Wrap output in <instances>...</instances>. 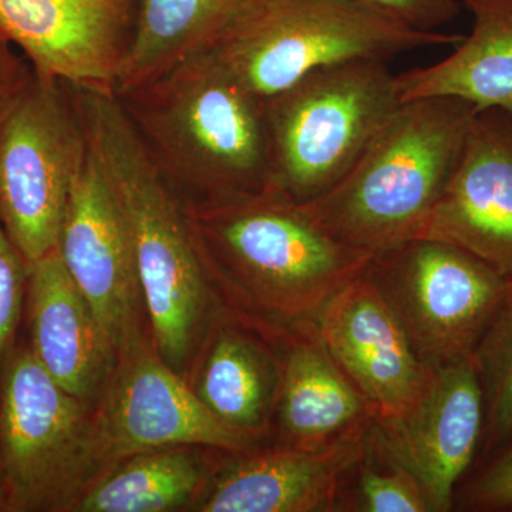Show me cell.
I'll return each instance as SVG.
<instances>
[{"label":"cell","instance_id":"cell-13","mask_svg":"<svg viewBox=\"0 0 512 512\" xmlns=\"http://www.w3.org/2000/svg\"><path fill=\"white\" fill-rule=\"evenodd\" d=\"M136 10L137 0H0V37L37 76L114 92Z\"/></svg>","mask_w":512,"mask_h":512},{"label":"cell","instance_id":"cell-10","mask_svg":"<svg viewBox=\"0 0 512 512\" xmlns=\"http://www.w3.org/2000/svg\"><path fill=\"white\" fill-rule=\"evenodd\" d=\"M175 446L239 453L262 444L221 423L141 330L120 349L94 403L93 480L134 454Z\"/></svg>","mask_w":512,"mask_h":512},{"label":"cell","instance_id":"cell-2","mask_svg":"<svg viewBox=\"0 0 512 512\" xmlns=\"http://www.w3.org/2000/svg\"><path fill=\"white\" fill-rule=\"evenodd\" d=\"M187 204L205 274L222 308L264 330L315 320L370 256L330 235L276 188Z\"/></svg>","mask_w":512,"mask_h":512},{"label":"cell","instance_id":"cell-26","mask_svg":"<svg viewBox=\"0 0 512 512\" xmlns=\"http://www.w3.org/2000/svg\"><path fill=\"white\" fill-rule=\"evenodd\" d=\"M390 19L419 32H440V26L457 19L461 0H360Z\"/></svg>","mask_w":512,"mask_h":512},{"label":"cell","instance_id":"cell-1","mask_svg":"<svg viewBox=\"0 0 512 512\" xmlns=\"http://www.w3.org/2000/svg\"><path fill=\"white\" fill-rule=\"evenodd\" d=\"M69 90L90 153L126 222L151 342L184 377L211 323L224 311L198 254L187 204L154 161L116 93Z\"/></svg>","mask_w":512,"mask_h":512},{"label":"cell","instance_id":"cell-18","mask_svg":"<svg viewBox=\"0 0 512 512\" xmlns=\"http://www.w3.org/2000/svg\"><path fill=\"white\" fill-rule=\"evenodd\" d=\"M281 359L266 330L222 311L190 360L184 380L229 429L264 443L274 433Z\"/></svg>","mask_w":512,"mask_h":512},{"label":"cell","instance_id":"cell-21","mask_svg":"<svg viewBox=\"0 0 512 512\" xmlns=\"http://www.w3.org/2000/svg\"><path fill=\"white\" fill-rule=\"evenodd\" d=\"M239 3L241 0H138L114 93L126 96L211 49Z\"/></svg>","mask_w":512,"mask_h":512},{"label":"cell","instance_id":"cell-20","mask_svg":"<svg viewBox=\"0 0 512 512\" xmlns=\"http://www.w3.org/2000/svg\"><path fill=\"white\" fill-rule=\"evenodd\" d=\"M461 3L473 16L470 35L440 62L397 74L402 101L453 97L512 114V0Z\"/></svg>","mask_w":512,"mask_h":512},{"label":"cell","instance_id":"cell-19","mask_svg":"<svg viewBox=\"0 0 512 512\" xmlns=\"http://www.w3.org/2000/svg\"><path fill=\"white\" fill-rule=\"evenodd\" d=\"M28 269L33 356L64 390L96 403L116 365V353L57 248Z\"/></svg>","mask_w":512,"mask_h":512},{"label":"cell","instance_id":"cell-16","mask_svg":"<svg viewBox=\"0 0 512 512\" xmlns=\"http://www.w3.org/2000/svg\"><path fill=\"white\" fill-rule=\"evenodd\" d=\"M315 325L340 369L372 404L375 419L399 416L416 400L427 367L367 268L326 302Z\"/></svg>","mask_w":512,"mask_h":512},{"label":"cell","instance_id":"cell-28","mask_svg":"<svg viewBox=\"0 0 512 512\" xmlns=\"http://www.w3.org/2000/svg\"><path fill=\"white\" fill-rule=\"evenodd\" d=\"M33 69L25 56L19 55L9 42L0 37V124L23 90L33 79Z\"/></svg>","mask_w":512,"mask_h":512},{"label":"cell","instance_id":"cell-4","mask_svg":"<svg viewBox=\"0 0 512 512\" xmlns=\"http://www.w3.org/2000/svg\"><path fill=\"white\" fill-rule=\"evenodd\" d=\"M476 113L453 97L403 101L348 174L303 204L330 235L370 258L421 238Z\"/></svg>","mask_w":512,"mask_h":512},{"label":"cell","instance_id":"cell-11","mask_svg":"<svg viewBox=\"0 0 512 512\" xmlns=\"http://www.w3.org/2000/svg\"><path fill=\"white\" fill-rule=\"evenodd\" d=\"M426 367L416 400L399 416L375 419L370 437L416 478L430 511L447 512L483 437V389L471 357Z\"/></svg>","mask_w":512,"mask_h":512},{"label":"cell","instance_id":"cell-29","mask_svg":"<svg viewBox=\"0 0 512 512\" xmlns=\"http://www.w3.org/2000/svg\"><path fill=\"white\" fill-rule=\"evenodd\" d=\"M137 5H138V0H137Z\"/></svg>","mask_w":512,"mask_h":512},{"label":"cell","instance_id":"cell-5","mask_svg":"<svg viewBox=\"0 0 512 512\" xmlns=\"http://www.w3.org/2000/svg\"><path fill=\"white\" fill-rule=\"evenodd\" d=\"M463 36L419 32L360 0H241L210 52L262 101L306 74L357 59L456 46Z\"/></svg>","mask_w":512,"mask_h":512},{"label":"cell","instance_id":"cell-6","mask_svg":"<svg viewBox=\"0 0 512 512\" xmlns=\"http://www.w3.org/2000/svg\"><path fill=\"white\" fill-rule=\"evenodd\" d=\"M384 60L357 59L306 74L264 101L269 185L311 202L338 184L402 106Z\"/></svg>","mask_w":512,"mask_h":512},{"label":"cell","instance_id":"cell-22","mask_svg":"<svg viewBox=\"0 0 512 512\" xmlns=\"http://www.w3.org/2000/svg\"><path fill=\"white\" fill-rule=\"evenodd\" d=\"M215 451L175 446L134 454L87 485L72 512L192 510L217 466Z\"/></svg>","mask_w":512,"mask_h":512},{"label":"cell","instance_id":"cell-15","mask_svg":"<svg viewBox=\"0 0 512 512\" xmlns=\"http://www.w3.org/2000/svg\"><path fill=\"white\" fill-rule=\"evenodd\" d=\"M369 434L320 448L275 444L227 451L192 511L339 510L343 484L365 456Z\"/></svg>","mask_w":512,"mask_h":512},{"label":"cell","instance_id":"cell-14","mask_svg":"<svg viewBox=\"0 0 512 512\" xmlns=\"http://www.w3.org/2000/svg\"><path fill=\"white\" fill-rule=\"evenodd\" d=\"M421 238L466 249L512 278V114L477 111Z\"/></svg>","mask_w":512,"mask_h":512},{"label":"cell","instance_id":"cell-7","mask_svg":"<svg viewBox=\"0 0 512 512\" xmlns=\"http://www.w3.org/2000/svg\"><path fill=\"white\" fill-rule=\"evenodd\" d=\"M94 403L64 390L26 346L0 373V510L72 512L92 483Z\"/></svg>","mask_w":512,"mask_h":512},{"label":"cell","instance_id":"cell-24","mask_svg":"<svg viewBox=\"0 0 512 512\" xmlns=\"http://www.w3.org/2000/svg\"><path fill=\"white\" fill-rule=\"evenodd\" d=\"M375 448L382 466L377 467L373 463L369 444H367L365 456L357 466L356 471L359 473V483H357L359 484L357 485L359 508L357 510L366 512L430 511L416 478L380 453L376 446Z\"/></svg>","mask_w":512,"mask_h":512},{"label":"cell","instance_id":"cell-12","mask_svg":"<svg viewBox=\"0 0 512 512\" xmlns=\"http://www.w3.org/2000/svg\"><path fill=\"white\" fill-rule=\"evenodd\" d=\"M57 251L117 357L148 329L147 313L126 222L90 151L70 194Z\"/></svg>","mask_w":512,"mask_h":512},{"label":"cell","instance_id":"cell-3","mask_svg":"<svg viewBox=\"0 0 512 512\" xmlns=\"http://www.w3.org/2000/svg\"><path fill=\"white\" fill-rule=\"evenodd\" d=\"M119 99L165 178L188 204L269 187L264 101L210 50Z\"/></svg>","mask_w":512,"mask_h":512},{"label":"cell","instance_id":"cell-27","mask_svg":"<svg viewBox=\"0 0 512 512\" xmlns=\"http://www.w3.org/2000/svg\"><path fill=\"white\" fill-rule=\"evenodd\" d=\"M463 505L477 511L512 510V443L467 488Z\"/></svg>","mask_w":512,"mask_h":512},{"label":"cell","instance_id":"cell-23","mask_svg":"<svg viewBox=\"0 0 512 512\" xmlns=\"http://www.w3.org/2000/svg\"><path fill=\"white\" fill-rule=\"evenodd\" d=\"M484 396V453L512 436V282L471 353Z\"/></svg>","mask_w":512,"mask_h":512},{"label":"cell","instance_id":"cell-9","mask_svg":"<svg viewBox=\"0 0 512 512\" xmlns=\"http://www.w3.org/2000/svg\"><path fill=\"white\" fill-rule=\"evenodd\" d=\"M367 272L424 366L471 357L512 282L466 249L429 238L373 256Z\"/></svg>","mask_w":512,"mask_h":512},{"label":"cell","instance_id":"cell-25","mask_svg":"<svg viewBox=\"0 0 512 512\" xmlns=\"http://www.w3.org/2000/svg\"><path fill=\"white\" fill-rule=\"evenodd\" d=\"M28 264L0 221V357L18 328L28 291Z\"/></svg>","mask_w":512,"mask_h":512},{"label":"cell","instance_id":"cell-17","mask_svg":"<svg viewBox=\"0 0 512 512\" xmlns=\"http://www.w3.org/2000/svg\"><path fill=\"white\" fill-rule=\"evenodd\" d=\"M268 333L281 359L276 444L320 448L369 433L375 410L330 355L315 320Z\"/></svg>","mask_w":512,"mask_h":512},{"label":"cell","instance_id":"cell-8","mask_svg":"<svg viewBox=\"0 0 512 512\" xmlns=\"http://www.w3.org/2000/svg\"><path fill=\"white\" fill-rule=\"evenodd\" d=\"M89 151L69 87L33 74L0 124V221L26 264L57 248Z\"/></svg>","mask_w":512,"mask_h":512}]
</instances>
